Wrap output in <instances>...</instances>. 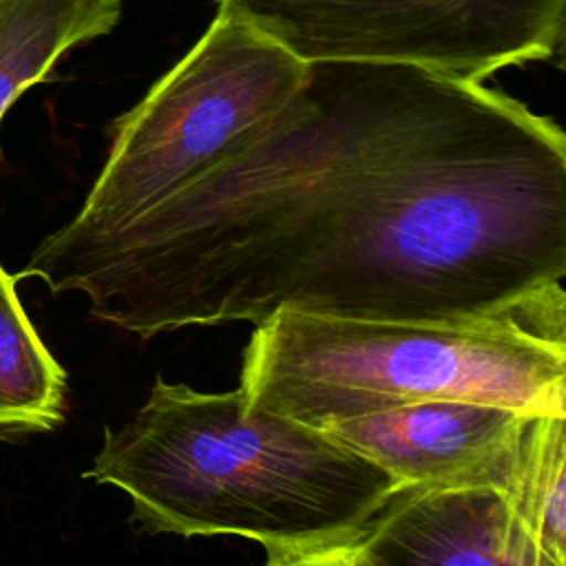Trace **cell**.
I'll list each match as a JSON object with an SVG mask.
<instances>
[{"label": "cell", "instance_id": "11", "mask_svg": "<svg viewBox=\"0 0 566 566\" xmlns=\"http://www.w3.org/2000/svg\"><path fill=\"white\" fill-rule=\"evenodd\" d=\"M268 557L265 566H378L360 535L294 551L268 553Z\"/></svg>", "mask_w": 566, "mask_h": 566}, {"label": "cell", "instance_id": "5", "mask_svg": "<svg viewBox=\"0 0 566 566\" xmlns=\"http://www.w3.org/2000/svg\"><path fill=\"white\" fill-rule=\"evenodd\" d=\"M305 64L382 62L484 82L562 53L566 0H217Z\"/></svg>", "mask_w": 566, "mask_h": 566}, {"label": "cell", "instance_id": "7", "mask_svg": "<svg viewBox=\"0 0 566 566\" xmlns=\"http://www.w3.org/2000/svg\"><path fill=\"white\" fill-rule=\"evenodd\" d=\"M378 566H559L493 486H407L360 535Z\"/></svg>", "mask_w": 566, "mask_h": 566}, {"label": "cell", "instance_id": "8", "mask_svg": "<svg viewBox=\"0 0 566 566\" xmlns=\"http://www.w3.org/2000/svg\"><path fill=\"white\" fill-rule=\"evenodd\" d=\"M122 0H0V128L73 49L111 33Z\"/></svg>", "mask_w": 566, "mask_h": 566}, {"label": "cell", "instance_id": "10", "mask_svg": "<svg viewBox=\"0 0 566 566\" xmlns=\"http://www.w3.org/2000/svg\"><path fill=\"white\" fill-rule=\"evenodd\" d=\"M566 416L526 418L500 486L520 524L542 551L566 566Z\"/></svg>", "mask_w": 566, "mask_h": 566}, {"label": "cell", "instance_id": "3", "mask_svg": "<svg viewBox=\"0 0 566 566\" xmlns=\"http://www.w3.org/2000/svg\"><path fill=\"white\" fill-rule=\"evenodd\" d=\"M239 389L318 429L438 398L566 416V301L451 321L276 312L243 349Z\"/></svg>", "mask_w": 566, "mask_h": 566}, {"label": "cell", "instance_id": "2", "mask_svg": "<svg viewBox=\"0 0 566 566\" xmlns=\"http://www.w3.org/2000/svg\"><path fill=\"white\" fill-rule=\"evenodd\" d=\"M84 478L124 491L148 531L239 535L268 553L363 535L405 489L318 427L252 407L241 389L157 376L148 400L106 427Z\"/></svg>", "mask_w": 566, "mask_h": 566}, {"label": "cell", "instance_id": "9", "mask_svg": "<svg viewBox=\"0 0 566 566\" xmlns=\"http://www.w3.org/2000/svg\"><path fill=\"white\" fill-rule=\"evenodd\" d=\"M15 283L0 261V442L53 431L66 400V371L40 338Z\"/></svg>", "mask_w": 566, "mask_h": 566}, {"label": "cell", "instance_id": "6", "mask_svg": "<svg viewBox=\"0 0 566 566\" xmlns=\"http://www.w3.org/2000/svg\"><path fill=\"white\" fill-rule=\"evenodd\" d=\"M528 416L533 413L495 402L438 398L336 420L323 431L378 464L405 489L500 491Z\"/></svg>", "mask_w": 566, "mask_h": 566}, {"label": "cell", "instance_id": "4", "mask_svg": "<svg viewBox=\"0 0 566 566\" xmlns=\"http://www.w3.org/2000/svg\"><path fill=\"white\" fill-rule=\"evenodd\" d=\"M307 64L245 18L219 9L199 40L113 122L80 210L35 252L97 241L212 168L303 86Z\"/></svg>", "mask_w": 566, "mask_h": 566}, {"label": "cell", "instance_id": "1", "mask_svg": "<svg viewBox=\"0 0 566 566\" xmlns=\"http://www.w3.org/2000/svg\"><path fill=\"white\" fill-rule=\"evenodd\" d=\"M13 276L142 338L285 310L451 321L564 303L566 135L484 82L312 62L212 168Z\"/></svg>", "mask_w": 566, "mask_h": 566}]
</instances>
